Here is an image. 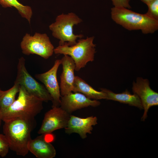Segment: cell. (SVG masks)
<instances>
[{
	"label": "cell",
	"instance_id": "13",
	"mask_svg": "<svg viewBox=\"0 0 158 158\" xmlns=\"http://www.w3.org/2000/svg\"><path fill=\"white\" fill-rule=\"evenodd\" d=\"M61 60L62 71L60 77V88L62 96L72 92L75 76L74 71L75 65L73 59L68 55H64Z\"/></svg>",
	"mask_w": 158,
	"mask_h": 158
},
{
	"label": "cell",
	"instance_id": "18",
	"mask_svg": "<svg viewBox=\"0 0 158 158\" xmlns=\"http://www.w3.org/2000/svg\"><path fill=\"white\" fill-rule=\"evenodd\" d=\"M19 86L15 83L10 89L3 91L0 97V110L1 112L6 109L14 102L16 97L19 91Z\"/></svg>",
	"mask_w": 158,
	"mask_h": 158
},
{
	"label": "cell",
	"instance_id": "6",
	"mask_svg": "<svg viewBox=\"0 0 158 158\" xmlns=\"http://www.w3.org/2000/svg\"><path fill=\"white\" fill-rule=\"evenodd\" d=\"M23 53L27 55L35 54L48 59L54 52V47L46 33L35 32L31 35L27 33L20 43Z\"/></svg>",
	"mask_w": 158,
	"mask_h": 158
},
{
	"label": "cell",
	"instance_id": "20",
	"mask_svg": "<svg viewBox=\"0 0 158 158\" xmlns=\"http://www.w3.org/2000/svg\"><path fill=\"white\" fill-rule=\"evenodd\" d=\"M9 149L8 143L5 135L0 133V156L2 157H5Z\"/></svg>",
	"mask_w": 158,
	"mask_h": 158
},
{
	"label": "cell",
	"instance_id": "5",
	"mask_svg": "<svg viewBox=\"0 0 158 158\" xmlns=\"http://www.w3.org/2000/svg\"><path fill=\"white\" fill-rule=\"evenodd\" d=\"M82 21V20L73 13H62L57 16L55 22L51 24L49 28L52 36L59 40V45L66 44L71 46L76 43L78 38L83 37L82 34L75 35L73 30V26Z\"/></svg>",
	"mask_w": 158,
	"mask_h": 158
},
{
	"label": "cell",
	"instance_id": "19",
	"mask_svg": "<svg viewBox=\"0 0 158 158\" xmlns=\"http://www.w3.org/2000/svg\"><path fill=\"white\" fill-rule=\"evenodd\" d=\"M147 5L148 10L145 14L150 17L158 20V0H153Z\"/></svg>",
	"mask_w": 158,
	"mask_h": 158
},
{
	"label": "cell",
	"instance_id": "22",
	"mask_svg": "<svg viewBox=\"0 0 158 158\" xmlns=\"http://www.w3.org/2000/svg\"><path fill=\"white\" fill-rule=\"evenodd\" d=\"M141 1L145 4L146 5H147L149 3L152 1L153 0H140Z\"/></svg>",
	"mask_w": 158,
	"mask_h": 158
},
{
	"label": "cell",
	"instance_id": "4",
	"mask_svg": "<svg viewBox=\"0 0 158 158\" xmlns=\"http://www.w3.org/2000/svg\"><path fill=\"white\" fill-rule=\"evenodd\" d=\"M94 37H87L80 39L74 45L69 46L66 44L59 45L54 49L56 54L68 55L73 60L75 65V70L79 71L87 63L94 60L96 52V44L93 43Z\"/></svg>",
	"mask_w": 158,
	"mask_h": 158
},
{
	"label": "cell",
	"instance_id": "1",
	"mask_svg": "<svg viewBox=\"0 0 158 158\" xmlns=\"http://www.w3.org/2000/svg\"><path fill=\"white\" fill-rule=\"evenodd\" d=\"M36 125L35 118H16L4 122L3 132L9 149L18 155H26L29 152L28 145L31 139V133Z\"/></svg>",
	"mask_w": 158,
	"mask_h": 158
},
{
	"label": "cell",
	"instance_id": "15",
	"mask_svg": "<svg viewBox=\"0 0 158 158\" xmlns=\"http://www.w3.org/2000/svg\"><path fill=\"white\" fill-rule=\"evenodd\" d=\"M100 89L106 93L107 99L118 102L137 107L140 109H143L139 97L135 94H131L127 90L121 93H116L106 88H101Z\"/></svg>",
	"mask_w": 158,
	"mask_h": 158
},
{
	"label": "cell",
	"instance_id": "3",
	"mask_svg": "<svg viewBox=\"0 0 158 158\" xmlns=\"http://www.w3.org/2000/svg\"><path fill=\"white\" fill-rule=\"evenodd\" d=\"M111 17L116 24L128 30H140L145 34H152L158 30V20L145 14L123 7L111 8Z\"/></svg>",
	"mask_w": 158,
	"mask_h": 158
},
{
	"label": "cell",
	"instance_id": "12",
	"mask_svg": "<svg viewBox=\"0 0 158 158\" xmlns=\"http://www.w3.org/2000/svg\"><path fill=\"white\" fill-rule=\"evenodd\" d=\"M97 120L95 116L81 118L71 115L68 125L65 128V133L68 134L77 133L81 138L84 139L87 138V133H92V126L97 124Z\"/></svg>",
	"mask_w": 158,
	"mask_h": 158
},
{
	"label": "cell",
	"instance_id": "23",
	"mask_svg": "<svg viewBox=\"0 0 158 158\" xmlns=\"http://www.w3.org/2000/svg\"><path fill=\"white\" fill-rule=\"evenodd\" d=\"M2 121V119L1 118V112L0 110V127L1 124V123Z\"/></svg>",
	"mask_w": 158,
	"mask_h": 158
},
{
	"label": "cell",
	"instance_id": "16",
	"mask_svg": "<svg viewBox=\"0 0 158 158\" xmlns=\"http://www.w3.org/2000/svg\"><path fill=\"white\" fill-rule=\"evenodd\" d=\"M72 92L80 93L90 99L99 100L107 99V95L104 92L98 91L94 89L84 80L75 76Z\"/></svg>",
	"mask_w": 158,
	"mask_h": 158
},
{
	"label": "cell",
	"instance_id": "10",
	"mask_svg": "<svg viewBox=\"0 0 158 158\" xmlns=\"http://www.w3.org/2000/svg\"><path fill=\"white\" fill-rule=\"evenodd\" d=\"M61 64V60L57 59L55 61L53 66L49 71L35 75V78L44 84L51 97L52 107L60 106L61 96L57 80V73L59 67Z\"/></svg>",
	"mask_w": 158,
	"mask_h": 158
},
{
	"label": "cell",
	"instance_id": "7",
	"mask_svg": "<svg viewBox=\"0 0 158 158\" xmlns=\"http://www.w3.org/2000/svg\"><path fill=\"white\" fill-rule=\"evenodd\" d=\"M25 64V60L23 57L19 59L14 83L23 87L29 93L43 102L52 101V98L45 87L30 75L26 69Z\"/></svg>",
	"mask_w": 158,
	"mask_h": 158
},
{
	"label": "cell",
	"instance_id": "17",
	"mask_svg": "<svg viewBox=\"0 0 158 158\" xmlns=\"http://www.w3.org/2000/svg\"><path fill=\"white\" fill-rule=\"evenodd\" d=\"M0 5L4 8L14 7L21 16L30 23L32 11L30 6L24 5L17 0H0Z\"/></svg>",
	"mask_w": 158,
	"mask_h": 158
},
{
	"label": "cell",
	"instance_id": "9",
	"mask_svg": "<svg viewBox=\"0 0 158 158\" xmlns=\"http://www.w3.org/2000/svg\"><path fill=\"white\" fill-rule=\"evenodd\" d=\"M71 115L60 107H52L45 114L38 133H51L55 130L65 128L68 125Z\"/></svg>",
	"mask_w": 158,
	"mask_h": 158
},
{
	"label": "cell",
	"instance_id": "8",
	"mask_svg": "<svg viewBox=\"0 0 158 158\" xmlns=\"http://www.w3.org/2000/svg\"><path fill=\"white\" fill-rule=\"evenodd\" d=\"M134 94L139 98L144 110L141 120L144 121L147 118L149 109L152 107L158 105V93L152 90L147 79L138 77L136 81H133L132 87Z\"/></svg>",
	"mask_w": 158,
	"mask_h": 158
},
{
	"label": "cell",
	"instance_id": "2",
	"mask_svg": "<svg viewBox=\"0 0 158 158\" xmlns=\"http://www.w3.org/2000/svg\"><path fill=\"white\" fill-rule=\"evenodd\" d=\"M17 98L9 107L1 112L4 122L16 118L32 119L43 109L42 100L19 86Z\"/></svg>",
	"mask_w": 158,
	"mask_h": 158
},
{
	"label": "cell",
	"instance_id": "24",
	"mask_svg": "<svg viewBox=\"0 0 158 158\" xmlns=\"http://www.w3.org/2000/svg\"><path fill=\"white\" fill-rule=\"evenodd\" d=\"M2 92H3V90H2L0 88V97L1 95Z\"/></svg>",
	"mask_w": 158,
	"mask_h": 158
},
{
	"label": "cell",
	"instance_id": "14",
	"mask_svg": "<svg viewBox=\"0 0 158 158\" xmlns=\"http://www.w3.org/2000/svg\"><path fill=\"white\" fill-rule=\"evenodd\" d=\"M28 148L29 151L38 158H53L56 155L54 147L45 140L44 134L34 139H31L28 143Z\"/></svg>",
	"mask_w": 158,
	"mask_h": 158
},
{
	"label": "cell",
	"instance_id": "21",
	"mask_svg": "<svg viewBox=\"0 0 158 158\" xmlns=\"http://www.w3.org/2000/svg\"><path fill=\"white\" fill-rule=\"evenodd\" d=\"M114 7H123L130 9V0H111Z\"/></svg>",
	"mask_w": 158,
	"mask_h": 158
},
{
	"label": "cell",
	"instance_id": "11",
	"mask_svg": "<svg viewBox=\"0 0 158 158\" xmlns=\"http://www.w3.org/2000/svg\"><path fill=\"white\" fill-rule=\"evenodd\" d=\"M100 104L99 101L92 100L80 93L72 92L61 97L60 107L71 114L78 110L90 106L97 107Z\"/></svg>",
	"mask_w": 158,
	"mask_h": 158
}]
</instances>
